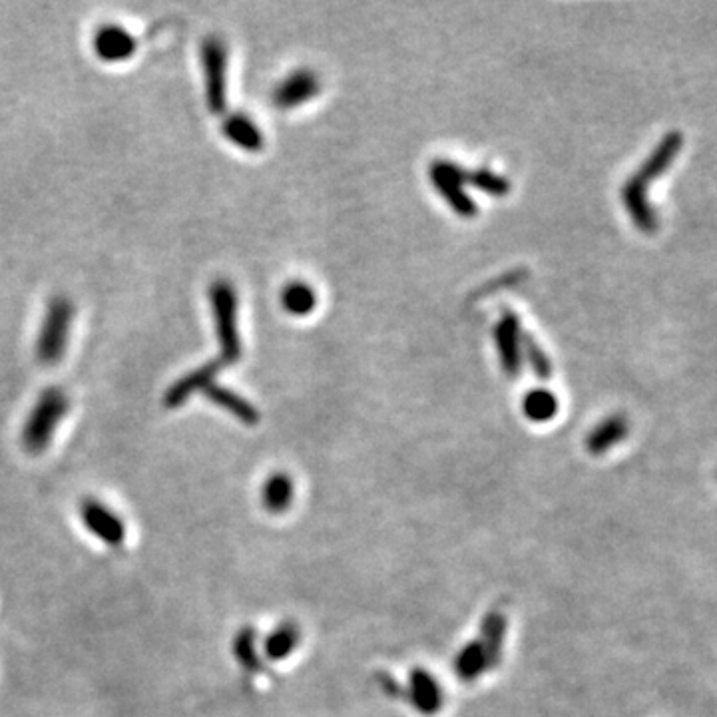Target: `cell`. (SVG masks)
Wrapping results in <instances>:
<instances>
[{
	"label": "cell",
	"instance_id": "d6986e66",
	"mask_svg": "<svg viewBox=\"0 0 717 717\" xmlns=\"http://www.w3.org/2000/svg\"><path fill=\"white\" fill-rule=\"evenodd\" d=\"M522 411L532 423L552 421L558 413V399L548 389H534L522 401Z\"/></svg>",
	"mask_w": 717,
	"mask_h": 717
},
{
	"label": "cell",
	"instance_id": "5b68a950",
	"mask_svg": "<svg viewBox=\"0 0 717 717\" xmlns=\"http://www.w3.org/2000/svg\"><path fill=\"white\" fill-rule=\"evenodd\" d=\"M431 180L435 184V188L439 190V194L449 202V206L453 208L455 214H459L461 218H475L478 214L477 204L475 200L465 192V184H467V170H463L459 164L449 162V160H437L431 170Z\"/></svg>",
	"mask_w": 717,
	"mask_h": 717
},
{
	"label": "cell",
	"instance_id": "9a60e30c",
	"mask_svg": "<svg viewBox=\"0 0 717 717\" xmlns=\"http://www.w3.org/2000/svg\"><path fill=\"white\" fill-rule=\"evenodd\" d=\"M628 435V423L624 417H610L604 423H600L586 439V449L590 455H604L610 451L616 443L626 439Z\"/></svg>",
	"mask_w": 717,
	"mask_h": 717
},
{
	"label": "cell",
	"instance_id": "2e32d148",
	"mask_svg": "<svg viewBox=\"0 0 717 717\" xmlns=\"http://www.w3.org/2000/svg\"><path fill=\"white\" fill-rule=\"evenodd\" d=\"M293 480L285 473H273L265 480L261 500L267 512L283 514L293 502Z\"/></svg>",
	"mask_w": 717,
	"mask_h": 717
},
{
	"label": "cell",
	"instance_id": "7402d4cb",
	"mask_svg": "<svg viewBox=\"0 0 717 717\" xmlns=\"http://www.w3.org/2000/svg\"><path fill=\"white\" fill-rule=\"evenodd\" d=\"M467 184L475 186L480 192H484L486 196H492V198H504L510 192V182L504 176H500L488 168L469 172Z\"/></svg>",
	"mask_w": 717,
	"mask_h": 717
},
{
	"label": "cell",
	"instance_id": "30bf717a",
	"mask_svg": "<svg viewBox=\"0 0 717 717\" xmlns=\"http://www.w3.org/2000/svg\"><path fill=\"white\" fill-rule=\"evenodd\" d=\"M407 698L423 716H435L445 704V696L439 682L423 668H415L411 672Z\"/></svg>",
	"mask_w": 717,
	"mask_h": 717
},
{
	"label": "cell",
	"instance_id": "52a82bcc",
	"mask_svg": "<svg viewBox=\"0 0 717 717\" xmlns=\"http://www.w3.org/2000/svg\"><path fill=\"white\" fill-rule=\"evenodd\" d=\"M520 321L514 313H504L494 327V341L498 347L502 369L508 377H516L522 367V349H520Z\"/></svg>",
	"mask_w": 717,
	"mask_h": 717
},
{
	"label": "cell",
	"instance_id": "3957f363",
	"mask_svg": "<svg viewBox=\"0 0 717 717\" xmlns=\"http://www.w3.org/2000/svg\"><path fill=\"white\" fill-rule=\"evenodd\" d=\"M210 301L214 311L216 335L220 341V361L224 365L238 363L241 359V339L238 331V295L230 281L220 279L210 289Z\"/></svg>",
	"mask_w": 717,
	"mask_h": 717
},
{
	"label": "cell",
	"instance_id": "cb8c5ba5",
	"mask_svg": "<svg viewBox=\"0 0 717 717\" xmlns=\"http://www.w3.org/2000/svg\"><path fill=\"white\" fill-rule=\"evenodd\" d=\"M377 680H379V686H381V690L387 694V696H391V698H407V692L397 684V680L393 678V676H389V674H379L377 676Z\"/></svg>",
	"mask_w": 717,
	"mask_h": 717
},
{
	"label": "cell",
	"instance_id": "ba28073f",
	"mask_svg": "<svg viewBox=\"0 0 717 717\" xmlns=\"http://www.w3.org/2000/svg\"><path fill=\"white\" fill-rule=\"evenodd\" d=\"M222 367H226L220 359L206 363L202 367H198L196 371L184 375L182 379H178L164 397V403L168 409H178L182 407L192 395L196 393H204L212 383H216V375L222 371Z\"/></svg>",
	"mask_w": 717,
	"mask_h": 717
},
{
	"label": "cell",
	"instance_id": "8fae6325",
	"mask_svg": "<svg viewBox=\"0 0 717 717\" xmlns=\"http://www.w3.org/2000/svg\"><path fill=\"white\" fill-rule=\"evenodd\" d=\"M319 80L309 70H297L291 76H287L273 94V102L281 110H289L295 106H301L309 102L319 92Z\"/></svg>",
	"mask_w": 717,
	"mask_h": 717
},
{
	"label": "cell",
	"instance_id": "e0dca14e",
	"mask_svg": "<svg viewBox=\"0 0 717 717\" xmlns=\"http://www.w3.org/2000/svg\"><path fill=\"white\" fill-rule=\"evenodd\" d=\"M297 644H299V628L293 622H283L265 638L263 654L269 660L279 662L291 656Z\"/></svg>",
	"mask_w": 717,
	"mask_h": 717
},
{
	"label": "cell",
	"instance_id": "603a6c76",
	"mask_svg": "<svg viewBox=\"0 0 717 717\" xmlns=\"http://www.w3.org/2000/svg\"><path fill=\"white\" fill-rule=\"evenodd\" d=\"M520 349H522L530 369L534 371V375L538 379H550L552 363H550L548 355L544 353V349L536 343V339L530 333H520Z\"/></svg>",
	"mask_w": 717,
	"mask_h": 717
},
{
	"label": "cell",
	"instance_id": "277c9868",
	"mask_svg": "<svg viewBox=\"0 0 717 717\" xmlns=\"http://www.w3.org/2000/svg\"><path fill=\"white\" fill-rule=\"evenodd\" d=\"M202 68L206 78V102L214 114L228 108V48L218 36H210L202 44Z\"/></svg>",
	"mask_w": 717,
	"mask_h": 717
},
{
	"label": "cell",
	"instance_id": "ac0fdd59",
	"mask_svg": "<svg viewBox=\"0 0 717 717\" xmlns=\"http://www.w3.org/2000/svg\"><path fill=\"white\" fill-rule=\"evenodd\" d=\"M281 305L287 313H291L295 317H303L315 309L317 297H315V291L307 283L291 281L281 291Z\"/></svg>",
	"mask_w": 717,
	"mask_h": 717
},
{
	"label": "cell",
	"instance_id": "6da1fadb",
	"mask_svg": "<svg viewBox=\"0 0 717 717\" xmlns=\"http://www.w3.org/2000/svg\"><path fill=\"white\" fill-rule=\"evenodd\" d=\"M68 409L70 401L60 389L52 387L40 395L22 429V445L30 455H40L48 449L56 427L66 417Z\"/></svg>",
	"mask_w": 717,
	"mask_h": 717
},
{
	"label": "cell",
	"instance_id": "44dd1931",
	"mask_svg": "<svg viewBox=\"0 0 717 717\" xmlns=\"http://www.w3.org/2000/svg\"><path fill=\"white\" fill-rule=\"evenodd\" d=\"M234 654L236 660L247 672H259L261 670V656L257 652V632L251 626L241 628L234 640Z\"/></svg>",
	"mask_w": 717,
	"mask_h": 717
},
{
	"label": "cell",
	"instance_id": "ffe728a7",
	"mask_svg": "<svg viewBox=\"0 0 717 717\" xmlns=\"http://www.w3.org/2000/svg\"><path fill=\"white\" fill-rule=\"evenodd\" d=\"M488 670L486 654L480 646V642H469L455 660V672L463 682H475L484 672Z\"/></svg>",
	"mask_w": 717,
	"mask_h": 717
},
{
	"label": "cell",
	"instance_id": "7c38bea8",
	"mask_svg": "<svg viewBox=\"0 0 717 717\" xmlns=\"http://www.w3.org/2000/svg\"><path fill=\"white\" fill-rule=\"evenodd\" d=\"M504 634H506V616L500 610H490L480 626V646L486 654L488 668H496L502 656L504 646Z\"/></svg>",
	"mask_w": 717,
	"mask_h": 717
},
{
	"label": "cell",
	"instance_id": "4fadbf2b",
	"mask_svg": "<svg viewBox=\"0 0 717 717\" xmlns=\"http://www.w3.org/2000/svg\"><path fill=\"white\" fill-rule=\"evenodd\" d=\"M204 395L208 397V401H212L214 405L226 409L230 415H234L243 425H257L259 423V411L247 403L243 397H239L238 393H234L228 387H222L218 383H212Z\"/></svg>",
	"mask_w": 717,
	"mask_h": 717
},
{
	"label": "cell",
	"instance_id": "5bb4252c",
	"mask_svg": "<svg viewBox=\"0 0 717 717\" xmlns=\"http://www.w3.org/2000/svg\"><path fill=\"white\" fill-rule=\"evenodd\" d=\"M224 134L232 144L245 152H261L265 144L261 130L245 114L228 116L224 122Z\"/></svg>",
	"mask_w": 717,
	"mask_h": 717
},
{
	"label": "cell",
	"instance_id": "9c48e42d",
	"mask_svg": "<svg viewBox=\"0 0 717 717\" xmlns=\"http://www.w3.org/2000/svg\"><path fill=\"white\" fill-rule=\"evenodd\" d=\"M94 52L104 62H124L136 52V38L118 24H104L94 34Z\"/></svg>",
	"mask_w": 717,
	"mask_h": 717
},
{
	"label": "cell",
	"instance_id": "8992f818",
	"mask_svg": "<svg viewBox=\"0 0 717 717\" xmlns=\"http://www.w3.org/2000/svg\"><path fill=\"white\" fill-rule=\"evenodd\" d=\"M80 516L86 528L108 546H120L126 538V526L122 518L96 498H84L80 504Z\"/></svg>",
	"mask_w": 717,
	"mask_h": 717
},
{
	"label": "cell",
	"instance_id": "7a4b0ae2",
	"mask_svg": "<svg viewBox=\"0 0 717 717\" xmlns=\"http://www.w3.org/2000/svg\"><path fill=\"white\" fill-rule=\"evenodd\" d=\"M72 319H74L72 301L64 295L52 297L46 307L36 341V355L40 363L56 365L64 357L70 339Z\"/></svg>",
	"mask_w": 717,
	"mask_h": 717
}]
</instances>
